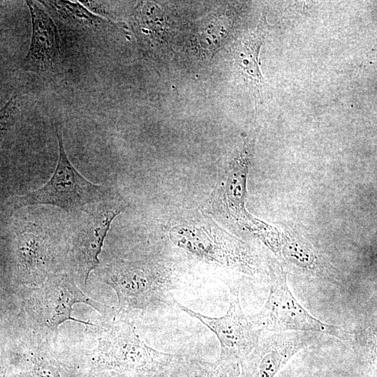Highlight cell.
<instances>
[{
  "mask_svg": "<svg viewBox=\"0 0 377 377\" xmlns=\"http://www.w3.org/2000/svg\"><path fill=\"white\" fill-rule=\"evenodd\" d=\"M124 206L114 196L90 205L80 213L74 232L73 251L85 284L91 272L98 265V256L110 226Z\"/></svg>",
  "mask_w": 377,
  "mask_h": 377,
  "instance_id": "5b68a950",
  "label": "cell"
},
{
  "mask_svg": "<svg viewBox=\"0 0 377 377\" xmlns=\"http://www.w3.org/2000/svg\"><path fill=\"white\" fill-rule=\"evenodd\" d=\"M32 21V36L23 61L25 71L42 77L55 75L61 64L59 38L50 16L34 1H27Z\"/></svg>",
  "mask_w": 377,
  "mask_h": 377,
  "instance_id": "52a82bcc",
  "label": "cell"
},
{
  "mask_svg": "<svg viewBox=\"0 0 377 377\" xmlns=\"http://www.w3.org/2000/svg\"><path fill=\"white\" fill-rule=\"evenodd\" d=\"M20 112L16 97H12L5 105L0 109V142L15 124Z\"/></svg>",
  "mask_w": 377,
  "mask_h": 377,
  "instance_id": "9a60e30c",
  "label": "cell"
},
{
  "mask_svg": "<svg viewBox=\"0 0 377 377\" xmlns=\"http://www.w3.org/2000/svg\"><path fill=\"white\" fill-rule=\"evenodd\" d=\"M281 255L290 264L308 272H313L318 266L313 248L300 237L288 235L281 239Z\"/></svg>",
  "mask_w": 377,
  "mask_h": 377,
  "instance_id": "8fae6325",
  "label": "cell"
},
{
  "mask_svg": "<svg viewBox=\"0 0 377 377\" xmlns=\"http://www.w3.org/2000/svg\"><path fill=\"white\" fill-rule=\"evenodd\" d=\"M57 137L59 159L52 178L43 186L19 197L16 207L52 205L75 214L81 213L90 205L114 197L110 188L91 183L78 172L67 156L59 128Z\"/></svg>",
  "mask_w": 377,
  "mask_h": 377,
  "instance_id": "7a4b0ae2",
  "label": "cell"
},
{
  "mask_svg": "<svg viewBox=\"0 0 377 377\" xmlns=\"http://www.w3.org/2000/svg\"><path fill=\"white\" fill-rule=\"evenodd\" d=\"M264 36L262 32H255L242 40L237 51L239 65L253 79L260 81L262 75L258 67V52Z\"/></svg>",
  "mask_w": 377,
  "mask_h": 377,
  "instance_id": "7c38bea8",
  "label": "cell"
},
{
  "mask_svg": "<svg viewBox=\"0 0 377 377\" xmlns=\"http://www.w3.org/2000/svg\"><path fill=\"white\" fill-rule=\"evenodd\" d=\"M251 149L244 146L234 156L209 201L212 212L222 215L257 233L260 223L246 212V180Z\"/></svg>",
  "mask_w": 377,
  "mask_h": 377,
  "instance_id": "8992f818",
  "label": "cell"
},
{
  "mask_svg": "<svg viewBox=\"0 0 377 377\" xmlns=\"http://www.w3.org/2000/svg\"><path fill=\"white\" fill-rule=\"evenodd\" d=\"M323 334L313 331L266 332L240 362V377H274L300 350L314 343Z\"/></svg>",
  "mask_w": 377,
  "mask_h": 377,
  "instance_id": "277c9868",
  "label": "cell"
},
{
  "mask_svg": "<svg viewBox=\"0 0 377 377\" xmlns=\"http://www.w3.org/2000/svg\"><path fill=\"white\" fill-rule=\"evenodd\" d=\"M230 301L226 313L211 318L177 302L175 304L192 318L200 320L218 338L221 352L219 361L240 363L256 345L262 331L256 327L243 312L239 301V286L228 283Z\"/></svg>",
  "mask_w": 377,
  "mask_h": 377,
  "instance_id": "3957f363",
  "label": "cell"
},
{
  "mask_svg": "<svg viewBox=\"0 0 377 377\" xmlns=\"http://www.w3.org/2000/svg\"><path fill=\"white\" fill-rule=\"evenodd\" d=\"M45 6L52 8L64 21L81 27L92 26L98 22L95 15L89 13L79 3L68 1H43Z\"/></svg>",
  "mask_w": 377,
  "mask_h": 377,
  "instance_id": "4fadbf2b",
  "label": "cell"
},
{
  "mask_svg": "<svg viewBox=\"0 0 377 377\" xmlns=\"http://www.w3.org/2000/svg\"><path fill=\"white\" fill-rule=\"evenodd\" d=\"M269 291L263 308L250 318L262 332L313 331L329 334L343 341H355V334L327 324L311 316L290 290L286 274L273 259L269 262Z\"/></svg>",
  "mask_w": 377,
  "mask_h": 377,
  "instance_id": "6da1fadb",
  "label": "cell"
},
{
  "mask_svg": "<svg viewBox=\"0 0 377 377\" xmlns=\"http://www.w3.org/2000/svg\"><path fill=\"white\" fill-rule=\"evenodd\" d=\"M119 304L131 309H145L164 297V281L147 269L126 268L110 279Z\"/></svg>",
  "mask_w": 377,
  "mask_h": 377,
  "instance_id": "30bf717a",
  "label": "cell"
},
{
  "mask_svg": "<svg viewBox=\"0 0 377 377\" xmlns=\"http://www.w3.org/2000/svg\"><path fill=\"white\" fill-rule=\"evenodd\" d=\"M110 355L120 364L136 369L153 370L172 361L171 355L147 345L134 330L122 327L113 330L106 342Z\"/></svg>",
  "mask_w": 377,
  "mask_h": 377,
  "instance_id": "9c48e42d",
  "label": "cell"
},
{
  "mask_svg": "<svg viewBox=\"0 0 377 377\" xmlns=\"http://www.w3.org/2000/svg\"><path fill=\"white\" fill-rule=\"evenodd\" d=\"M41 290L45 318L47 324L55 329L67 320L89 324L71 316L72 306L77 302H84L102 311L103 305L87 297L74 281L66 276H58L50 279Z\"/></svg>",
  "mask_w": 377,
  "mask_h": 377,
  "instance_id": "ba28073f",
  "label": "cell"
},
{
  "mask_svg": "<svg viewBox=\"0 0 377 377\" xmlns=\"http://www.w3.org/2000/svg\"><path fill=\"white\" fill-rule=\"evenodd\" d=\"M184 377H240L237 363L217 361L214 365L191 362Z\"/></svg>",
  "mask_w": 377,
  "mask_h": 377,
  "instance_id": "5bb4252c",
  "label": "cell"
}]
</instances>
